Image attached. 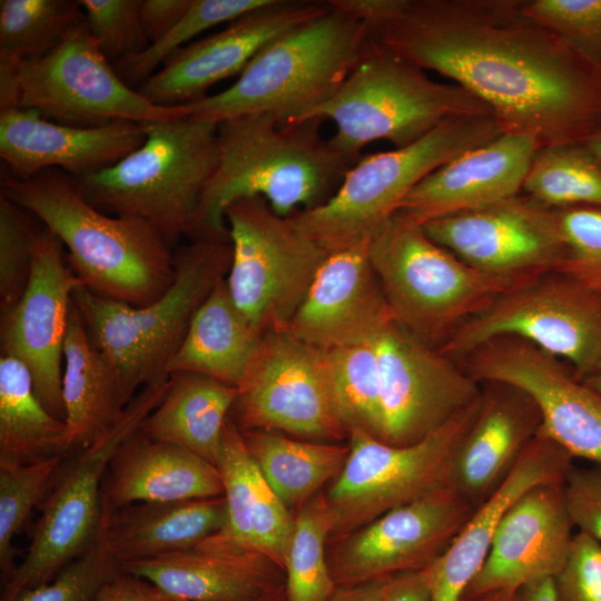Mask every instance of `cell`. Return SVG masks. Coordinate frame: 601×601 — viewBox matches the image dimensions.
I'll return each instance as SVG.
<instances>
[{
	"label": "cell",
	"instance_id": "52a82bcc",
	"mask_svg": "<svg viewBox=\"0 0 601 601\" xmlns=\"http://www.w3.org/2000/svg\"><path fill=\"white\" fill-rule=\"evenodd\" d=\"M472 115L493 112L463 87L428 78L371 37L343 83L304 119L332 120V144L357 161L370 142L387 140L402 148L446 120Z\"/></svg>",
	"mask_w": 601,
	"mask_h": 601
},
{
	"label": "cell",
	"instance_id": "816d5d0a",
	"mask_svg": "<svg viewBox=\"0 0 601 601\" xmlns=\"http://www.w3.org/2000/svg\"><path fill=\"white\" fill-rule=\"evenodd\" d=\"M93 601H175L150 582L122 570L98 591Z\"/></svg>",
	"mask_w": 601,
	"mask_h": 601
},
{
	"label": "cell",
	"instance_id": "603a6c76",
	"mask_svg": "<svg viewBox=\"0 0 601 601\" xmlns=\"http://www.w3.org/2000/svg\"><path fill=\"white\" fill-rule=\"evenodd\" d=\"M370 238L331 252L287 331L322 349L374 342L394 321L368 254Z\"/></svg>",
	"mask_w": 601,
	"mask_h": 601
},
{
	"label": "cell",
	"instance_id": "91938a15",
	"mask_svg": "<svg viewBox=\"0 0 601 601\" xmlns=\"http://www.w3.org/2000/svg\"><path fill=\"white\" fill-rule=\"evenodd\" d=\"M175 601H184V600H175ZM255 601H286V590L285 585L278 588L274 592L264 595Z\"/></svg>",
	"mask_w": 601,
	"mask_h": 601
},
{
	"label": "cell",
	"instance_id": "8992f818",
	"mask_svg": "<svg viewBox=\"0 0 601 601\" xmlns=\"http://www.w3.org/2000/svg\"><path fill=\"white\" fill-rule=\"evenodd\" d=\"M368 254L394 321L435 348L501 294L534 277L471 267L401 209L371 236Z\"/></svg>",
	"mask_w": 601,
	"mask_h": 601
},
{
	"label": "cell",
	"instance_id": "680465c9",
	"mask_svg": "<svg viewBox=\"0 0 601 601\" xmlns=\"http://www.w3.org/2000/svg\"><path fill=\"white\" fill-rule=\"evenodd\" d=\"M591 388H593L599 395H601V364L589 376L582 380Z\"/></svg>",
	"mask_w": 601,
	"mask_h": 601
},
{
	"label": "cell",
	"instance_id": "c3c4849f",
	"mask_svg": "<svg viewBox=\"0 0 601 601\" xmlns=\"http://www.w3.org/2000/svg\"><path fill=\"white\" fill-rule=\"evenodd\" d=\"M554 211L565 249L563 262L601 266V206H572Z\"/></svg>",
	"mask_w": 601,
	"mask_h": 601
},
{
	"label": "cell",
	"instance_id": "d6986e66",
	"mask_svg": "<svg viewBox=\"0 0 601 601\" xmlns=\"http://www.w3.org/2000/svg\"><path fill=\"white\" fill-rule=\"evenodd\" d=\"M423 227L462 262L490 274L532 277L555 270L565 258L554 209L522 191Z\"/></svg>",
	"mask_w": 601,
	"mask_h": 601
},
{
	"label": "cell",
	"instance_id": "f5cc1de1",
	"mask_svg": "<svg viewBox=\"0 0 601 601\" xmlns=\"http://www.w3.org/2000/svg\"><path fill=\"white\" fill-rule=\"evenodd\" d=\"M383 601H431L430 566L392 577Z\"/></svg>",
	"mask_w": 601,
	"mask_h": 601
},
{
	"label": "cell",
	"instance_id": "d590c367",
	"mask_svg": "<svg viewBox=\"0 0 601 601\" xmlns=\"http://www.w3.org/2000/svg\"><path fill=\"white\" fill-rule=\"evenodd\" d=\"M242 434L260 473L289 509L300 508L335 480L349 452L348 446L303 442L267 431Z\"/></svg>",
	"mask_w": 601,
	"mask_h": 601
},
{
	"label": "cell",
	"instance_id": "f6af8a7d",
	"mask_svg": "<svg viewBox=\"0 0 601 601\" xmlns=\"http://www.w3.org/2000/svg\"><path fill=\"white\" fill-rule=\"evenodd\" d=\"M523 10L601 69V0H523Z\"/></svg>",
	"mask_w": 601,
	"mask_h": 601
},
{
	"label": "cell",
	"instance_id": "277c9868",
	"mask_svg": "<svg viewBox=\"0 0 601 601\" xmlns=\"http://www.w3.org/2000/svg\"><path fill=\"white\" fill-rule=\"evenodd\" d=\"M370 27L336 8L266 43L227 89L184 105L187 118L220 124L269 114L302 120L337 90L361 59Z\"/></svg>",
	"mask_w": 601,
	"mask_h": 601
},
{
	"label": "cell",
	"instance_id": "7a4b0ae2",
	"mask_svg": "<svg viewBox=\"0 0 601 601\" xmlns=\"http://www.w3.org/2000/svg\"><path fill=\"white\" fill-rule=\"evenodd\" d=\"M322 122L263 114L218 124L216 164L186 236L230 244L225 210L244 197L265 198L283 217L327 201L356 161L323 137Z\"/></svg>",
	"mask_w": 601,
	"mask_h": 601
},
{
	"label": "cell",
	"instance_id": "d4e9b609",
	"mask_svg": "<svg viewBox=\"0 0 601 601\" xmlns=\"http://www.w3.org/2000/svg\"><path fill=\"white\" fill-rule=\"evenodd\" d=\"M540 147L530 135L505 131L427 175L407 194L398 209L423 225L512 197L522 191Z\"/></svg>",
	"mask_w": 601,
	"mask_h": 601
},
{
	"label": "cell",
	"instance_id": "7bdbcfd3",
	"mask_svg": "<svg viewBox=\"0 0 601 601\" xmlns=\"http://www.w3.org/2000/svg\"><path fill=\"white\" fill-rule=\"evenodd\" d=\"M42 224L0 194V317L22 297L31 275L33 243Z\"/></svg>",
	"mask_w": 601,
	"mask_h": 601
},
{
	"label": "cell",
	"instance_id": "f907efd6",
	"mask_svg": "<svg viewBox=\"0 0 601 601\" xmlns=\"http://www.w3.org/2000/svg\"><path fill=\"white\" fill-rule=\"evenodd\" d=\"M193 0H141L140 21L149 43L165 37L186 14Z\"/></svg>",
	"mask_w": 601,
	"mask_h": 601
},
{
	"label": "cell",
	"instance_id": "9f6ffc18",
	"mask_svg": "<svg viewBox=\"0 0 601 601\" xmlns=\"http://www.w3.org/2000/svg\"><path fill=\"white\" fill-rule=\"evenodd\" d=\"M518 601H556L554 578L539 580L518 591Z\"/></svg>",
	"mask_w": 601,
	"mask_h": 601
},
{
	"label": "cell",
	"instance_id": "8fae6325",
	"mask_svg": "<svg viewBox=\"0 0 601 601\" xmlns=\"http://www.w3.org/2000/svg\"><path fill=\"white\" fill-rule=\"evenodd\" d=\"M167 386L168 381L140 390L106 433L63 463L43 501L27 553L3 585L0 601H14L22 591L48 582L92 544L102 523L108 466L160 403Z\"/></svg>",
	"mask_w": 601,
	"mask_h": 601
},
{
	"label": "cell",
	"instance_id": "f546056e",
	"mask_svg": "<svg viewBox=\"0 0 601 601\" xmlns=\"http://www.w3.org/2000/svg\"><path fill=\"white\" fill-rule=\"evenodd\" d=\"M221 495L224 485L216 465L140 430L117 451L102 485V501L114 509Z\"/></svg>",
	"mask_w": 601,
	"mask_h": 601
},
{
	"label": "cell",
	"instance_id": "8d00e7d4",
	"mask_svg": "<svg viewBox=\"0 0 601 601\" xmlns=\"http://www.w3.org/2000/svg\"><path fill=\"white\" fill-rule=\"evenodd\" d=\"M522 193L554 209L601 206V159L585 144L540 147Z\"/></svg>",
	"mask_w": 601,
	"mask_h": 601
},
{
	"label": "cell",
	"instance_id": "4316f807",
	"mask_svg": "<svg viewBox=\"0 0 601 601\" xmlns=\"http://www.w3.org/2000/svg\"><path fill=\"white\" fill-rule=\"evenodd\" d=\"M572 461L561 446L536 434L500 486L476 508L447 550L430 565L431 601H459L484 563L505 511L531 487L563 481Z\"/></svg>",
	"mask_w": 601,
	"mask_h": 601
},
{
	"label": "cell",
	"instance_id": "ffe728a7",
	"mask_svg": "<svg viewBox=\"0 0 601 601\" xmlns=\"http://www.w3.org/2000/svg\"><path fill=\"white\" fill-rule=\"evenodd\" d=\"M61 240L43 225L33 243L28 286L0 317L1 355L22 362L43 406L65 421L62 363L73 293L82 286L68 264Z\"/></svg>",
	"mask_w": 601,
	"mask_h": 601
},
{
	"label": "cell",
	"instance_id": "74e56055",
	"mask_svg": "<svg viewBox=\"0 0 601 601\" xmlns=\"http://www.w3.org/2000/svg\"><path fill=\"white\" fill-rule=\"evenodd\" d=\"M333 525L326 495L317 494L299 508L284 571L286 601H329L335 593L325 553Z\"/></svg>",
	"mask_w": 601,
	"mask_h": 601
},
{
	"label": "cell",
	"instance_id": "11a10c76",
	"mask_svg": "<svg viewBox=\"0 0 601 601\" xmlns=\"http://www.w3.org/2000/svg\"><path fill=\"white\" fill-rule=\"evenodd\" d=\"M556 269L578 278L582 283L601 293V266H589L562 262Z\"/></svg>",
	"mask_w": 601,
	"mask_h": 601
},
{
	"label": "cell",
	"instance_id": "f1b7e54d",
	"mask_svg": "<svg viewBox=\"0 0 601 601\" xmlns=\"http://www.w3.org/2000/svg\"><path fill=\"white\" fill-rule=\"evenodd\" d=\"M216 466L224 485L226 523L210 538L225 546L260 554L284 572L295 515L269 486L230 420Z\"/></svg>",
	"mask_w": 601,
	"mask_h": 601
},
{
	"label": "cell",
	"instance_id": "7c38bea8",
	"mask_svg": "<svg viewBox=\"0 0 601 601\" xmlns=\"http://www.w3.org/2000/svg\"><path fill=\"white\" fill-rule=\"evenodd\" d=\"M502 336L563 359L583 380L601 364V293L559 269L540 274L501 294L437 349L457 362Z\"/></svg>",
	"mask_w": 601,
	"mask_h": 601
},
{
	"label": "cell",
	"instance_id": "ab89813d",
	"mask_svg": "<svg viewBox=\"0 0 601 601\" xmlns=\"http://www.w3.org/2000/svg\"><path fill=\"white\" fill-rule=\"evenodd\" d=\"M326 352L338 412L347 433L359 430L377 439L380 404L375 341Z\"/></svg>",
	"mask_w": 601,
	"mask_h": 601
},
{
	"label": "cell",
	"instance_id": "5bb4252c",
	"mask_svg": "<svg viewBox=\"0 0 601 601\" xmlns=\"http://www.w3.org/2000/svg\"><path fill=\"white\" fill-rule=\"evenodd\" d=\"M225 221L234 303L259 334L287 329L329 253L260 196L233 201Z\"/></svg>",
	"mask_w": 601,
	"mask_h": 601
},
{
	"label": "cell",
	"instance_id": "836d02e7",
	"mask_svg": "<svg viewBox=\"0 0 601 601\" xmlns=\"http://www.w3.org/2000/svg\"><path fill=\"white\" fill-rule=\"evenodd\" d=\"M238 388L196 373H174L166 393L140 431L217 465L228 413Z\"/></svg>",
	"mask_w": 601,
	"mask_h": 601
},
{
	"label": "cell",
	"instance_id": "e575fe53",
	"mask_svg": "<svg viewBox=\"0 0 601 601\" xmlns=\"http://www.w3.org/2000/svg\"><path fill=\"white\" fill-rule=\"evenodd\" d=\"M66 422L39 400L28 367L0 357V464H30L67 455Z\"/></svg>",
	"mask_w": 601,
	"mask_h": 601
},
{
	"label": "cell",
	"instance_id": "db71d44e",
	"mask_svg": "<svg viewBox=\"0 0 601 601\" xmlns=\"http://www.w3.org/2000/svg\"><path fill=\"white\" fill-rule=\"evenodd\" d=\"M390 579L356 585L337 587L329 601H383L385 588Z\"/></svg>",
	"mask_w": 601,
	"mask_h": 601
},
{
	"label": "cell",
	"instance_id": "9a60e30c",
	"mask_svg": "<svg viewBox=\"0 0 601 601\" xmlns=\"http://www.w3.org/2000/svg\"><path fill=\"white\" fill-rule=\"evenodd\" d=\"M234 405L242 432L279 431L302 437L341 440V418L326 349L287 329L263 335Z\"/></svg>",
	"mask_w": 601,
	"mask_h": 601
},
{
	"label": "cell",
	"instance_id": "5b68a950",
	"mask_svg": "<svg viewBox=\"0 0 601 601\" xmlns=\"http://www.w3.org/2000/svg\"><path fill=\"white\" fill-rule=\"evenodd\" d=\"M174 257V283L145 306L116 302L83 286L72 295L89 339L115 371L127 404L144 387L169 378L167 365L194 314L229 272L231 245L196 240L175 248Z\"/></svg>",
	"mask_w": 601,
	"mask_h": 601
},
{
	"label": "cell",
	"instance_id": "1f68e13d",
	"mask_svg": "<svg viewBox=\"0 0 601 601\" xmlns=\"http://www.w3.org/2000/svg\"><path fill=\"white\" fill-rule=\"evenodd\" d=\"M259 334L234 303L226 277L196 311L179 348L167 365L239 387L258 353Z\"/></svg>",
	"mask_w": 601,
	"mask_h": 601
},
{
	"label": "cell",
	"instance_id": "83f0119b",
	"mask_svg": "<svg viewBox=\"0 0 601 601\" xmlns=\"http://www.w3.org/2000/svg\"><path fill=\"white\" fill-rule=\"evenodd\" d=\"M481 390L479 414L451 474V485L476 506L500 486L541 426L536 405L521 390L492 382Z\"/></svg>",
	"mask_w": 601,
	"mask_h": 601
},
{
	"label": "cell",
	"instance_id": "ba28073f",
	"mask_svg": "<svg viewBox=\"0 0 601 601\" xmlns=\"http://www.w3.org/2000/svg\"><path fill=\"white\" fill-rule=\"evenodd\" d=\"M142 125L139 148L75 179L98 209L149 223L174 248L187 235L214 170L218 125L191 118Z\"/></svg>",
	"mask_w": 601,
	"mask_h": 601
},
{
	"label": "cell",
	"instance_id": "d6a6232c",
	"mask_svg": "<svg viewBox=\"0 0 601 601\" xmlns=\"http://www.w3.org/2000/svg\"><path fill=\"white\" fill-rule=\"evenodd\" d=\"M62 402L67 454L106 433L127 404L117 375L91 344L81 316L71 303L63 349Z\"/></svg>",
	"mask_w": 601,
	"mask_h": 601
},
{
	"label": "cell",
	"instance_id": "484cf974",
	"mask_svg": "<svg viewBox=\"0 0 601 601\" xmlns=\"http://www.w3.org/2000/svg\"><path fill=\"white\" fill-rule=\"evenodd\" d=\"M119 568L184 601H255L285 585V573L265 556L210 536L189 549Z\"/></svg>",
	"mask_w": 601,
	"mask_h": 601
},
{
	"label": "cell",
	"instance_id": "cb8c5ba5",
	"mask_svg": "<svg viewBox=\"0 0 601 601\" xmlns=\"http://www.w3.org/2000/svg\"><path fill=\"white\" fill-rule=\"evenodd\" d=\"M146 140L142 124L115 121L81 128L45 118L39 111L0 109V157L9 175L19 179L47 169H61L73 178L108 168Z\"/></svg>",
	"mask_w": 601,
	"mask_h": 601
},
{
	"label": "cell",
	"instance_id": "2e32d148",
	"mask_svg": "<svg viewBox=\"0 0 601 601\" xmlns=\"http://www.w3.org/2000/svg\"><path fill=\"white\" fill-rule=\"evenodd\" d=\"M457 362L480 384L524 392L541 415L538 434L573 459L601 464V395L566 362L513 336L487 341Z\"/></svg>",
	"mask_w": 601,
	"mask_h": 601
},
{
	"label": "cell",
	"instance_id": "f35d334b",
	"mask_svg": "<svg viewBox=\"0 0 601 601\" xmlns=\"http://www.w3.org/2000/svg\"><path fill=\"white\" fill-rule=\"evenodd\" d=\"M75 0H1L0 60L41 58L82 18Z\"/></svg>",
	"mask_w": 601,
	"mask_h": 601
},
{
	"label": "cell",
	"instance_id": "30bf717a",
	"mask_svg": "<svg viewBox=\"0 0 601 601\" xmlns=\"http://www.w3.org/2000/svg\"><path fill=\"white\" fill-rule=\"evenodd\" d=\"M10 107L33 109L58 124L81 128L187 118L184 105H155L128 86L100 51L83 16L41 58L0 60V109Z\"/></svg>",
	"mask_w": 601,
	"mask_h": 601
},
{
	"label": "cell",
	"instance_id": "e0dca14e",
	"mask_svg": "<svg viewBox=\"0 0 601 601\" xmlns=\"http://www.w3.org/2000/svg\"><path fill=\"white\" fill-rule=\"evenodd\" d=\"M378 363L377 440L414 444L481 393L463 366L395 321L375 339Z\"/></svg>",
	"mask_w": 601,
	"mask_h": 601
},
{
	"label": "cell",
	"instance_id": "6f0895ef",
	"mask_svg": "<svg viewBox=\"0 0 601 601\" xmlns=\"http://www.w3.org/2000/svg\"><path fill=\"white\" fill-rule=\"evenodd\" d=\"M459 601H518L516 593L495 592L474 597H461Z\"/></svg>",
	"mask_w": 601,
	"mask_h": 601
},
{
	"label": "cell",
	"instance_id": "ee69618b",
	"mask_svg": "<svg viewBox=\"0 0 601 601\" xmlns=\"http://www.w3.org/2000/svg\"><path fill=\"white\" fill-rule=\"evenodd\" d=\"M102 524V523H101ZM119 571L102 528L92 544L46 583L22 591L14 601H93L100 588Z\"/></svg>",
	"mask_w": 601,
	"mask_h": 601
},
{
	"label": "cell",
	"instance_id": "4dcf8cb0",
	"mask_svg": "<svg viewBox=\"0 0 601 601\" xmlns=\"http://www.w3.org/2000/svg\"><path fill=\"white\" fill-rule=\"evenodd\" d=\"M102 533L118 563L147 560L189 549L226 523L224 495L148 502L114 509L104 503Z\"/></svg>",
	"mask_w": 601,
	"mask_h": 601
},
{
	"label": "cell",
	"instance_id": "6da1fadb",
	"mask_svg": "<svg viewBox=\"0 0 601 601\" xmlns=\"http://www.w3.org/2000/svg\"><path fill=\"white\" fill-rule=\"evenodd\" d=\"M371 37L490 107L504 131L541 147L601 132V69L531 19L523 0H400Z\"/></svg>",
	"mask_w": 601,
	"mask_h": 601
},
{
	"label": "cell",
	"instance_id": "44dd1931",
	"mask_svg": "<svg viewBox=\"0 0 601 601\" xmlns=\"http://www.w3.org/2000/svg\"><path fill=\"white\" fill-rule=\"evenodd\" d=\"M328 7V1L268 0L219 32L174 52L138 88L150 102L183 106L206 97L216 82L238 75L272 39Z\"/></svg>",
	"mask_w": 601,
	"mask_h": 601
},
{
	"label": "cell",
	"instance_id": "60d3db41",
	"mask_svg": "<svg viewBox=\"0 0 601 601\" xmlns=\"http://www.w3.org/2000/svg\"><path fill=\"white\" fill-rule=\"evenodd\" d=\"M65 455L30 464H0V572L2 585L13 575V539L32 510L45 501L63 465Z\"/></svg>",
	"mask_w": 601,
	"mask_h": 601
},
{
	"label": "cell",
	"instance_id": "4fadbf2b",
	"mask_svg": "<svg viewBox=\"0 0 601 601\" xmlns=\"http://www.w3.org/2000/svg\"><path fill=\"white\" fill-rule=\"evenodd\" d=\"M480 406L481 393L411 445H391L351 431L347 460L326 494L334 522L331 536L342 539L391 510L451 485L455 455Z\"/></svg>",
	"mask_w": 601,
	"mask_h": 601
},
{
	"label": "cell",
	"instance_id": "b9f144b4",
	"mask_svg": "<svg viewBox=\"0 0 601 601\" xmlns=\"http://www.w3.org/2000/svg\"><path fill=\"white\" fill-rule=\"evenodd\" d=\"M268 0H193L180 21L142 52L112 63L119 77L131 87L151 77L174 52L201 32L266 4ZM187 46V45H186Z\"/></svg>",
	"mask_w": 601,
	"mask_h": 601
},
{
	"label": "cell",
	"instance_id": "94428289",
	"mask_svg": "<svg viewBox=\"0 0 601 601\" xmlns=\"http://www.w3.org/2000/svg\"><path fill=\"white\" fill-rule=\"evenodd\" d=\"M587 147L601 159V132L585 142Z\"/></svg>",
	"mask_w": 601,
	"mask_h": 601
},
{
	"label": "cell",
	"instance_id": "681fc988",
	"mask_svg": "<svg viewBox=\"0 0 601 601\" xmlns=\"http://www.w3.org/2000/svg\"><path fill=\"white\" fill-rule=\"evenodd\" d=\"M564 496L573 525L601 543V464L573 465L565 475Z\"/></svg>",
	"mask_w": 601,
	"mask_h": 601
},
{
	"label": "cell",
	"instance_id": "bcb514c9",
	"mask_svg": "<svg viewBox=\"0 0 601 601\" xmlns=\"http://www.w3.org/2000/svg\"><path fill=\"white\" fill-rule=\"evenodd\" d=\"M87 27L111 62L138 55L150 45L140 21L141 0H81Z\"/></svg>",
	"mask_w": 601,
	"mask_h": 601
},
{
	"label": "cell",
	"instance_id": "7402d4cb",
	"mask_svg": "<svg viewBox=\"0 0 601 601\" xmlns=\"http://www.w3.org/2000/svg\"><path fill=\"white\" fill-rule=\"evenodd\" d=\"M564 480L538 484L511 504L484 563L461 597L516 593L524 585L560 572L574 535Z\"/></svg>",
	"mask_w": 601,
	"mask_h": 601
},
{
	"label": "cell",
	"instance_id": "7dc6e473",
	"mask_svg": "<svg viewBox=\"0 0 601 601\" xmlns=\"http://www.w3.org/2000/svg\"><path fill=\"white\" fill-rule=\"evenodd\" d=\"M554 588L556 601H601V543L575 533Z\"/></svg>",
	"mask_w": 601,
	"mask_h": 601
},
{
	"label": "cell",
	"instance_id": "9c48e42d",
	"mask_svg": "<svg viewBox=\"0 0 601 601\" xmlns=\"http://www.w3.org/2000/svg\"><path fill=\"white\" fill-rule=\"evenodd\" d=\"M503 132L493 115L446 120L408 146L361 156L327 201L289 217L328 253L348 247L371 238L427 175Z\"/></svg>",
	"mask_w": 601,
	"mask_h": 601
},
{
	"label": "cell",
	"instance_id": "3957f363",
	"mask_svg": "<svg viewBox=\"0 0 601 601\" xmlns=\"http://www.w3.org/2000/svg\"><path fill=\"white\" fill-rule=\"evenodd\" d=\"M1 195L51 230L88 290L135 307L159 298L174 283V248L149 223L93 206L61 169L19 179L4 175Z\"/></svg>",
	"mask_w": 601,
	"mask_h": 601
},
{
	"label": "cell",
	"instance_id": "ac0fdd59",
	"mask_svg": "<svg viewBox=\"0 0 601 601\" xmlns=\"http://www.w3.org/2000/svg\"><path fill=\"white\" fill-rule=\"evenodd\" d=\"M476 508L447 485L386 512L341 539L328 559L336 585L390 579L432 565Z\"/></svg>",
	"mask_w": 601,
	"mask_h": 601
}]
</instances>
